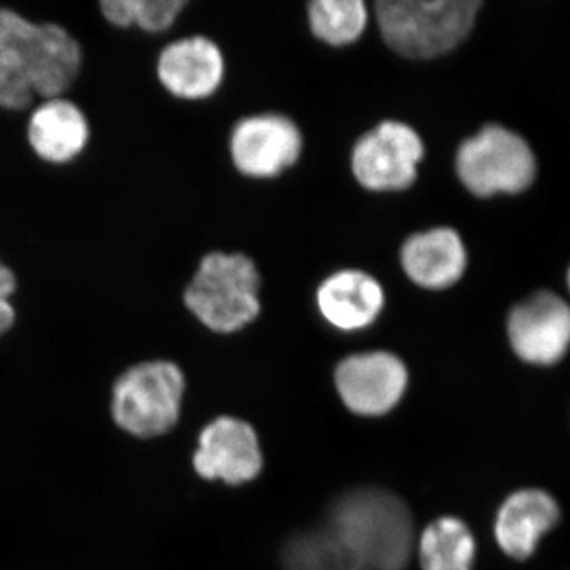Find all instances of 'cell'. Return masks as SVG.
Wrapping results in <instances>:
<instances>
[{"label": "cell", "instance_id": "cell-1", "mask_svg": "<svg viewBox=\"0 0 570 570\" xmlns=\"http://www.w3.org/2000/svg\"><path fill=\"white\" fill-rule=\"evenodd\" d=\"M330 528L363 570H404L414 551V520L392 491L358 487L333 499Z\"/></svg>", "mask_w": 570, "mask_h": 570}, {"label": "cell", "instance_id": "cell-2", "mask_svg": "<svg viewBox=\"0 0 570 570\" xmlns=\"http://www.w3.org/2000/svg\"><path fill=\"white\" fill-rule=\"evenodd\" d=\"M479 0H381L379 31L409 59H433L459 47L474 28Z\"/></svg>", "mask_w": 570, "mask_h": 570}, {"label": "cell", "instance_id": "cell-3", "mask_svg": "<svg viewBox=\"0 0 570 570\" xmlns=\"http://www.w3.org/2000/svg\"><path fill=\"white\" fill-rule=\"evenodd\" d=\"M261 275L243 254L209 253L184 288V305L212 332H239L261 313Z\"/></svg>", "mask_w": 570, "mask_h": 570}, {"label": "cell", "instance_id": "cell-4", "mask_svg": "<svg viewBox=\"0 0 570 570\" xmlns=\"http://www.w3.org/2000/svg\"><path fill=\"white\" fill-rule=\"evenodd\" d=\"M184 392L186 377L176 363H137L127 367L112 385V420L135 438L163 436L178 423Z\"/></svg>", "mask_w": 570, "mask_h": 570}, {"label": "cell", "instance_id": "cell-5", "mask_svg": "<svg viewBox=\"0 0 570 570\" xmlns=\"http://www.w3.org/2000/svg\"><path fill=\"white\" fill-rule=\"evenodd\" d=\"M456 174L469 193L478 197L520 194L535 178V157L524 138L505 127H483L461 142Z\"/></svg>", "mask_w": 570, "mask_h": 570}, {"label": "cell", "instance_id": "cell-6", "mask_svg": "<svg viewBox=\"0 0 570 570\" xmlns=\"http://www.w3.org/2000/svg\"><path fill=\"white\" fill-rule=\"evenodd\" d=\"M423 156L425 146L411 126L384 121L356 141L352 171L367 190L396 193L415 183Z\"/></svg>", "mask_w": 570, "mask_h": 570}, {"label": "cell", "instance_id": "cell-7", "mask_svg": "<svg viewBox=\"0 0 570 570\" xmlns=\"http://www.w3.org/2000/svg\"><path fill=\"white\" fill-rule=\"evenodd\" d=\"M409 384L403 360L390 352H363L344 358L335 370L337 395L348 411L381 417L400 404Z\"/></svg>", "mask_w": 570, "mask_h": 570}, {"label": "cell", "instance_id": "cell-8", "mask_svg": "<svg viewBox=\"0 0 570 570\" xmlns=\"http://www.w3.org/2000/svg\"><path fill=\"white\" fill-rule=\"evenodd\" d=\"M302 151V132L287 116H250L232 130V160L236 170L249 178H275L294 167Z\"/></svg>", "mask_w": 570, "mask_h": 570}, {"label": "cell", "instance_id": "cell-9", "mask_svg": "<svg viewBox=\"0 0 570 570\" xmlns=\"http://www.w3.org/2000/svg\"><path fill=\"white\" fill-rule=\"evenodd\" d=\"M195 472L205 480L245 485L264 469L257 433L245 420L214 419L202 430L193 456Z\"/></svg>", "mask_w": 570, "mask_h": 570}, {"label": "cell", "instance_id": "cell-10", "mask_svg": "<svg viewBox=\"0 0 570 570\" xmlns=\"http://www.w3.org/2000/svg\"><path fill=\"white\" fill-rule=\"evenodd\" d=\"M510 346L523 362L550 366L570 347V306L553 292H539L510 311Z\"/></svg>", "mask_w": 570, "mask_h": 570}, {"label": "cell", "instance_id": "cell-11", "mask_svg": "<svg viewBox=\"0 0 570 570\" xmlns=\"http://www.w3.org/2000/svg\"><path fill=\"white\" fill-rule=\"evenodd\" d=\"M13 55L24 62L40 99L66 96L85 66L80 40L51 21H33Z\"/></svg>", "mask_w": 570, "mask_h": 570}, {"label": "cell", "instance_id": "cell-12", "mask_svg": "<svg viewBox=\"0 0 570 570\" xmlns=\"http://www.w3.org/2000/svg\"><path fill=\"white\" fill-rule=\"evenodd\" d=\"M92 126L80 105L69 97L33 104L26 121V141L33 156L52 167L77 163L88 151Z\"/></svg>", "mask_w": 570, "mask_h": 570}, {"label": "cell", "instance_id": "cell-13", "mask_svg": "<svg viewBox=\"0 0 570 570\" xmlns=\"http://www.w3.org/2000/svg\"><path fill=\"white\" fill-rule=\"evenodd\" d=\"M223 51L208 37H183L165 45L156 59V77L175 99L205 100L223 85Z\"/></svg>", "mask_w": 570, "mask_h": 570}, {"label": "cell", "instance_id": "cell-14", "mask_svg": "<svg viewBox=\"0 0 570 570\" xmlns=\"http://www.w3.org/2000/svg\"><path fill=\"white\" fill-rule=\"evenodd\" d=\"M385 305L376 277L360 269H341L317 288L322 317L341 332H360L374 324Z\"/></svg>", "mask_w": 570, "mask_h": 570}, {"label": "cell", "instance_id": "cell-15", "mask_svg": "<svg viewBox=\"0 0 570 570\" xmlns=\"http://www.w3.org/2000/svg\"><path fill=\"white\" fill-rule=\"evenodd\" d=\"M401 266L412 283L428 291H442L459 283L466 272V247L453 228H431L404 242Z\"/></svg>", "mask_w": 570, "mask_h": 570}, {"label": "cell", "instance_id": "cell-16", "mask_svg": "<svg viewBox=\"0 0 570 570\" xmlns=\"http://www.w3.org/2000/svg\"><path fill=\"white\" fill-rule=\"evenodd\" d=\"M560 520V508L549 493L527 489L510 494L498 510L494 535L498 546L515 560H527L547 532Z\"/></svg>", "mask_w": 570, "mask_h": 570}, {"label": "cell", "instance_id": "cell-17", "mask_svg": "<svg viewBox=\"0 0 570 570\" xmlns=\"http://www.w3.org/2000/svg\"><path fill=\"white\" fill-rule=\"evenodd\" d=\"M419 560L422 570H472L474 534L456 517L431 521L420 534Z\"/></svg>", "mask_w": 570, "mask_h": 570}, {"label": "cell", "instance_id": "cell-18", "mask_svg": "<svg viewBox=\"0 0 570 570\" xmlns=\"http://www.w3.org/2000/svg\"><path fill=\"white\" fill-rule=\"evenodd\" d=\"M281 560L284 570H363L325 523L292 534Z\"/></svg>", "mask_w": 570, "mask_h": 570}, {"label": "cell", "instance_id": "cell-19", "mask_svg": "<svg viewBox=\"0 0 570 570\" xmlns=\"http://www.w3.org/2000/svg\"><path fill=\"white\" fill-rule=\"evenodd\" d=\"M307 18L318 40L344 47L365 32L367 9L363 0H314L307 6Z\"/></svg>", "mask_w": 570, "mask_h": 570}, {"label": "cell", "instance_id": "cell-20", "mask_svg": "<svg viewBox=\"0 0 570 570\" xmlns=\"http://www.w3.org/2000/svg\"><path fill=\"white\" fill-rule=\"evenodd\" d=\"M37 97L24 62L13 52H0V110H31Z\"/></svg>", "mask_w": 570, "mask_h": 570}, {"label": "cell", "instance_id": "cell-21", "mask_svg": "<svg viewBox=\"0 0 570 570\" xmlns=\"http://www.w3.org/2000/svg\"><path fill=\"white\" fill-rule=\"evenodd\" d=\"M186 7V0H127V29L153 36L167 32Z\"/></svg>", "mask_w": 570, "mask_h": 570}, {"label": "cell", "instance_id": "cell-22", "mask_svg": "<svg viewBox=\"0 0 570 570\" xmlns=\"http://www.w3.org/2000/svg\"><path fill=\"white\" fill-rule=\"evenodd\" d=\"M31 18L21 11L0 7V52H13L28 29L31 28Z\"/></svg>", "mask_w": 570, "mask_h": 570}, {"label": "cell", "instance_id": "cell-23", "mask_svg": "<svg viewBox=\"0 0 570 570\" xmlns=\"http://www.w3.org/2000/svg\"><path fill=\"white\" fill-rule=\"evenodd\" d=\"M18 291V277L13 268L0 258V298L13 299Z\"/></svg>", "mask_w": 570, "mask_h": 570}, {"label": "cell", "instance_id": "cell-24", "mask_svg": "<svg viewBox=\"0 0 570 570\" xmlns=\"http://www.w3.org/2000/svg\"><path fill=\"white\" fill-rule=\"evenodd\" d=\"M17 322V309L13 299L0 298V337L7 335Z\"/></svg>", "mask_w": 570, "mask_h": 570}, {"label": "cell", "instance_id": "cell-25", "mask_svg": "<svg viewBox=\"0 0 570 570\" xmlns=\"http://www.w3.org/2000/svg\"><path fill=\"white\" fill-rule=\"evenodd\" d=\"M568 284H569V288H570V268H569V275H568Z\"/></svg>", "mask_w": 570, "mask_h": 570}]
</instances>
